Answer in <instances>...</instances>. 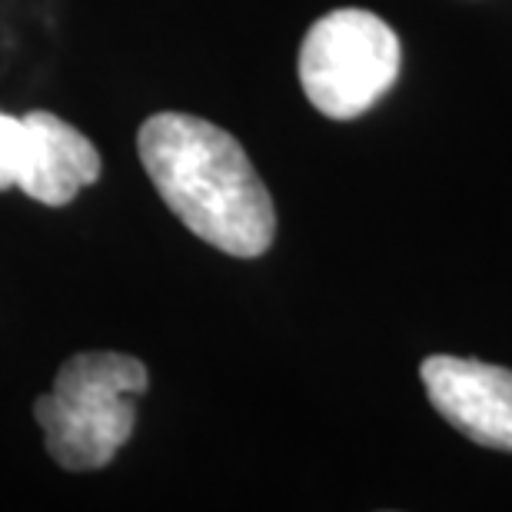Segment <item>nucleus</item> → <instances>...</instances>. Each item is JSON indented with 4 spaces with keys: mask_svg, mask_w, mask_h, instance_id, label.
<instances>
[{
    "mask_svg": "<svg viewBox=\"0 0 512 512\" xmlns=\"http://www.w3.org/2000/svg\"><path fill=\"white\" fill-rule=\"evenodd\" d=\"M24 160V117L0 110V193L17 187Z\"/></svg>",
    "mask_w": 512,
    "mask_h": 512,
    "instance_id": "6",
    "label": "nucleus"
},
{
    "mask_svg": "<svg viewBox=\"0 0 512 512\" xmlns=\"http://www.w3.org/2000/svg\"><path fill=\"white\" fill-rule=\"evenodd\" d=\"M396 30L360 7L323 14L300 47V84L323 117L353 120L366 114L399 77Z\"/></svg>",
    "mask_w": 512,
    "mask_h": 512,
    "instance_id": "3",
    "label": "nucleus"
},
{
    "mask_svg": "<svg viewBox=\"0 0 512 512\" xmlns=\"http://www.w3.org/2000/svg\"><path fill=\"white\" fill-rule=\"evenodd\" d=\"M140 163L163 203L203 243L240 260L270 250L276 210L240 140L193 114H153L137 133Z\"/></svg>",
    "mask_w": 512,
    "mask_h": 512,
    "instance_id": "1",
    "label": "nucleus"
},
{
    "mask_svg": "<svg viewBox=\"0 0 512 512\" xmlns=\"http://www.w3.org/2000/svg\"><path fill=\"white\" fill-rule=\"evenodd\" d=\"M419 376L449 426L479 446L512 453V370L463 356H429Z\"/></svg>",
    "mask_w": 512,
    "mask_h": 512,
    "instance_id": "4",
    "label": "nucleus"
},
{
    "mask_svg": "<svg viewBox=\"0 0 512 512\" xmlns=\"http://www.w3.org/2000/svg\"><path fill=\"white\" fill-rule=\"evenodd\" d=\"M100 177V153L77 127L50 110L24 114V160L17 187L44 207H67Z\"/></svg>",
    "mask_w": 512,
    "mask_h": 512,
    "instance_id": "5",
    "label": "nucleus"
},
{
    "mask_svg": "<svg viewBox=\"0 0 512 512\" xmlns=\"http://www.w3.org/2000/svg\"><path fill=\"white\" fill-rule=\"evenodd\" d=\"M147 366L124 353H77L60 366L54 389L34 403L47 453L74 473L104 469L137 426Z\"/></svg>",
    "mask_w": 512,
    "mask_h": 512,
    "instance_id": "2",
    "label": "nucleus"
}]
</instances>
